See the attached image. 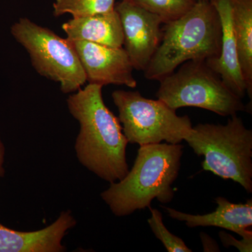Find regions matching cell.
Segmentation results:
<instances>
[{
	"instance_id": "cell-11",
	"label": "cell",
	"mask_w": 252,
	"mask_h": 252,
	"mask_svg": "<svg viewBox=\"0 0 252 252\" xmlns=\"http://www.w3.org/2000/svg\"><path fill=\"white\" fill-rule=\"evenodd\" d=\"M220 15L222 27L220 52L218 58L205 61L207 65L220 75L225 85L240 98L248 94V86L240 68L233 32L230 0H210Z\"/></svg>"
},
{
	"instance_id": "cell-7",
	"label": "cell",
	"mask_w": 252,
	"mask_h": 252,
	"mask_svg": "<svg viewBox=\"0 0 252 252\" xmlns=\"http://www.w3.org/2000/svg\"><path fill=\"white\" fill-rule=\"evenodd\" d=\"M11 32L27 51L38 74L59 83L63 94L77 92L85 84V72L72 41L27 18H20Z\"/></svg>"
},
{
	"instance_id": "cell-2",
	"label": "cell",
	"mask_w": 252,
	"mask_h": 252,
	"mask_svg": "<svg viewBox=\"0 0 252 252\" xmlns=\"http://www.w3.org/2000/svg\"><path fill=\"white\" fill-rule=\"evenodd\" d=\"M183 149L180 144L161 142L140 146L132 170L101 193L112 213L128 216L151 207L154 199L163 204L171 202L172 186L178 177Z\"/></svg>"
},
{
	"instance_id": "cell-17",
	"label": "cell",
	"mask_w": 252,
	"mask_h": 252,
	"mask_svg": "<svg viewBox=\"0 0 252 252\" xmlns=\"http://www.w3.org/2000/svg\"><path fill=\"white\" fill-rule=\"evenodd\" d=\"M152 216L149 219L148 223L154 235L164 245L168 252H192L187 246L182 239L172 234L167 229L162 221V213L157 209L149 207Z\"/></svg>"
},
{
	"instance_id": "cell-4",
	"label": "cell",
	"mask_w": 252,
	"mask_h": 252,
	"mask_svg": "<svg viewBox=\"0 0 252 252\" xmlns=\"http://www.w3.org/2000/svg\"><path fill=\"white\" fill-rule=\"evenodd\" d=\"M185 141L197 156L204 157V170L234 181L252 193V131L241 118L231 116L225 125L199 124Z\"/></svg>"
},
{
	"instance_id": "cell-5",
	"label": "cell",
	"mask_w": 252,
	"mask_h": 252,
	"mask_svg": "<svg viewBox=\"0 0 252 252\" xmlns=\"http://www.w3.org/2000/svg\"><path fill=\"white\" fill-rule=\"evenodd\" d=\"M159 81L158 99L175 110L198 107L222 117L249 112L242 99L232 92L205 61H187L176 72Z\"/></svg>"
},
{
	"instance_id": "cell-14",
	"label": "cell",
	"mask_w": 252,
	"mask_h": 252,
	"mask_svg": "<svg viewBox=\"0 0 252 252\" xmlns=\"http://www.w3.org/2000/svg\"><path fill=\"white\" fill-rule=\"evenodd\" d=\"M233 32L241 68L248 86V94L252 95V0H230Z\"/></svg>"
},
{
	"instance_id": "cell-12",
	"label": "cell",
	"mask_w": 252,
	"mask_h": 252,
	"mask_svg": "<svg viewBox=\"0 0 252 252\" xmlns=\"http://www.w3.org/2000/svg\"><path fill=\"white\" fill-rule=\"evenodd\" d=\"M215 211L204 215H193L163 207L169 217L184 221L189 228L215 226L234 232L242 238L252 237V200L246 203H232L223 197L215 199Z\"/></svg>"
},
{
	"instance_id": "cell-21",
	"label": "cell",
	"mask_w": 252,
	"mask_h": 252,
	"mask_svg": "<svg viewBox=\"0 0 252 252\" xmlns=\"http://www.w3.org/2000/svg\"><path fill=\"white\" fill-rule=\"evenodd\" d=\"M197 1H202V0H196Z\"/></svg>"
},
{
	"instance_id": "cell-19",
	"label": "cell",
	"mask_w": 252,
	"mask_h": 252,
	"mask_svg": "<svg viewBox=\"0 0 252 252\" xmlns=\"http://www.w3.org/2000/svg\"><path fill=\"white\" fill-rule=\"evenodd\" d=\"M5 153H6V149L5 146L0 137V177H3L5 174V169L4 167Z\"/></svg>"
},
{
	"instance_id": "cell-13",
	"label": "cell",
	"mask_w": 252,
	"mask_h": 252,
	"mask_svg": "<svg viewBox=\"0 0 252 252\" xmlns=\"http://www.w3.org/2000/svg\"><path fill=\"white\" fill-rule=\"evenodd\" d=\"M62 28L67 39L72 41H86L110 47H123L122 25L115 9L104 14L72 18L63 23Z\"/></svg>"
},
{
	"instance_id": "cell-15",
	"label": "cell",
	"mask_w": 252,
	"mask_h": 252,
	"mask_svg": "<svg viewBox=\"0 0 252 252\" xmlns=\"http://www.w3.org/2000/svg\"><path fill=\"white\" fill-rule=\"evenodd\" d=\"M115 4V0H56L53 7L56 17L69 14L72 18H81L111 12Z\"/></svg>"
},
{
	"instance_id": "cell-6",
	"label": "cell",
	"mask_w": 252,
	"mask_h": 252,
	"mask_svg": "<svg viewBox=\"0 0 252 252\" xmlns=\"http://www.w3.org/2000/svg\"><path fill=\"white\" fill-rule=\"evenodd\" d=\"M112 97L128 143L180 144L193 127L188 116L180 117L160 99L146 98L139 91L117 90Z\"/></svg>"
},
{
	"instance_id": "cell-20",
	"label": "cell",
	"mask_w": 252,
	"mask_h": 252,
	"mask_svg": "<svg viewBox=\"0 0 252 252\" xmlns=\"http://www.w3.org/2000/svg\"><path fill=\"white\" fill-rule=\"evenodd\" d=\"M122 1H132V0H122Z\"/></svg>"
},
{
	"instance_id": "cell-3",
	"label": "cell",
	"mask_w": 252,
	"mask_h": 252,
	"mask_svg": "<svg viewBox=\"0 0 252 252\" xmlns=\"http://www.w3.org/2000/svg\"><path fill=\"white\" fill-rule=\"evenodd\" d=\"M160 45L144 71L149 80L160 81L189 61L218 58L222 27L210 0L196 1L182 17L164 23Z\"/></svg>"
},
{
	"instance_id": "cell-9",
	"label": "cell",
	"mask_w": 252,
	"mask_h": 252,
	"mask_svg": "<svg viewBox=\"0 0 252 252\" xmlns=\"http://www.w3.org/2000/svg\"><path fill=\"white\" fill-rule=\"evenodd\" d=\"M89 84L125 85L135 89L134 68L123 47H110L86 41H72Z\"/></svg>"
},
{
	"instance_id": "cell-8",
	"label": "cell",
	"mask_w": 252,
	"mask_h": 252,
	"mask_svg": "<svg viewBox=\"0 0 252 252\" xmlns=\"http://www.w3.org/2000/svg\"><path fill=\"white\" fill-rule=\"evenodd\" d=\"M115 10L122 25L123 48L134 69L144 71L160 45L163 23L157 15L132 1L117 3Z\"/></svg>"
},
{
	"instance_id": "cell-1",
	"label": "cell",
	"mask_w": 252,
	"mask_h": 252,
	"mask_svg": "<svg viewBox=\"0 0 252 252\" xmlns=\"http://www.w3.org/2000/svg\"><path fill=\"white\" fill-rule=\"evenodd\" d=\"M102 86L89 84L67 99L68 109L80 124L75 148L79 162L109 183L129 171L126 159L128 141L119 118L104 103Z\"/></svg>"
},
{
	"instance_id": "cell-10",
	"label": "cell",
	"mask_w": 252,
	"mask_h": 252,
	"mask_svg": "<svg viewBox=\"0 0 252 252\" xmlns=\"http://www.w3.org/2000/svg\"><path fill=\"white\" fill-rule=\"evenodd\" d=\"M76 224L69 210L61 212L52 224L36 231H18L0 223V252H65L63 239Z\"/></svg>"
},
{
	"instance_id": "cell-18",
	"label": "cell",
	"mask_w": 252,
	"mask_h": 252,
	"mask_svg": "<svg viewBox=\"0 0 252 252\" xmlns=\"http://www.w3.org/2000/svg\"><path fill=\"white\" fill-rule=\"evenodd\" d=\"M219 235H220V241L225 248L234 246L241 252H252V237L242 238L243 240H238L229 233H225V231H220Z\"/></svg>"
},
{
	"instance_id": "cell-16",
	"label": "cell",
	"mask_w": 252,
	"mask_h": 252,
	"mask_svg": "<svg viewBox=\"0 0 252 252\" xmlns=\"http://www.w3.org/2000/svg\"><path fill=\"white\" fill-rule=\"evenodd\" d=\"M134 3L152 14L162 23L178 19L193 7L196 0H132Z\"/></svg>"
}]
</instances>
